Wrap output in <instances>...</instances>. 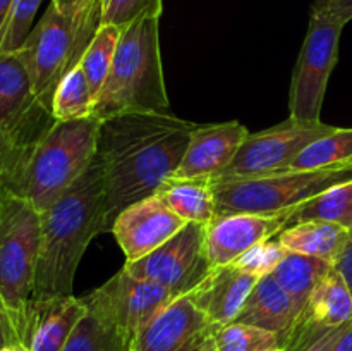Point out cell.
<instances>
[{
	"instance_id": "1",
	"label": "cell",
	"mask_w": 352,
	"mask_h": 351,
	"mask_svg": "<svg viewBox=\"0 0 352 351\" xmlns=\"http://www.w3.org/2000/svg\"><path fill=\"white\" fill-rule=\"evenodd\" d=\"M195 127L170 112H124L100 120L96 160L110 227L126 206L153 196L175 174Z\"/></svg>"
},
{
	"instance_id": "2",
	"label": "cell",
	"mask_w": 352,
	"mask_h": 351,
	"mask_svg": "<svg viewBox=\"0 0 352 351\" xmlns=\"http://www.w3.org/2000/svg\"><path fill=\"white\" fill-rule=\"evenodd\" d=\"M41 215L33 299L72 295L78 265L89 241L110 227L102 165L91 167Z\"/></svg>"
},
{
	"instance_id": "3",
	"label": "cell",
	"mask_w": 352,
	"mask_h": 351,
	"mask_svg": "<svg viewBox=\"0 0 352 351\" xmlns=\"http://www.w3.org/2000/svg\"><path fill=\"white\" fill-rule=\"evenodd\" d=\"M160 54V17L143 16L122 28L112 67L93 105L100 120L124 112H168Z\"/></svg>"
},
{
	"instance_id": "4",
	"label": "cell",
	"mask_w": 352,
	"mask_h": 351,
	"mask_svg": "<svg viewBox=\"0 0 352 351\" xmlns=\"http://www.w3.org/2000/svg\"><path fill=\"white\" fill-rule=\"evenodd\" d=\"M100 119L95 116L76 120H55L26 158L7 191L31 203L38 212L54 205L95 162Z\"/></svg>"
},
{
	"instance_id": "5",
	"label": "cell",
	"mask_w": 352,
	"mask_h": 351,
	"mask_svg": "<svg viewBox=\"0 0 352 351\" xmlns=\"http://www.w3.org/2000/svg\"><path fill=\"white\" fill-rule=\"evenodd\" d=\"M102 12L103 0L74 17L62 14L50 2L40 23L17 50L30 72L38 100L50 112L58 83L81 62L86 47L102 26Z\"/></svg>"
},
{
	"instance_id": "6",
	"label": "cell",
	"mask_w": 352,
	"mask_h": 351,
	"mask_svg": "<svg viewBox=\"0 0 352 351\" xmlns=\"http://www.w3.org/2000/svg\"><path fill=\"white\" fill-rule=\"evenodd\" d=\"M352 179V162L313 171H280L254 178L212 179L217 215L292 212L327 189Z\"/></svg>"
},
{
	"instance_id": "7",
	"label": "cell",
	"mask_w": 352,
	"mask_h": 351,
	"mask_svg": "<svg viewBox=\"0 0 352 351\" xmlns=\"http://www.w3.org/2000/svg\"><path fill=\"white\" fill-rule=\"evenodd\" d=\"M40 241V212L23 196L0 188V295L16 319L21 343L33 301Z\"/></svg>"
},
{
	"instance_id": "8",
	"label": "cell",
	"mask_w": 352,
	"mask_h": 351,
	"mask_svg": "<svg viewBox=\"0 0 352 351\" xmlns=\"http://www.w3.org/2000/svg\"><path fill=\"white\" fill-rule=\"evenodd\" d=\"M346 23L330 14L311 10L308 31L292 72L289 117L320 123L330 74L339 58V41Z\"/></svg>"
},
{
	"instance_id": "9",
	"label": "cell",
	"mask_w": 352,
	"mask_h": 351,
	"mask_svg": "<svg viewBox=\"0 0 352 351\" xmlns=\"http://www.w3.org/2000/svg\"><path fill=\"white\" fill-rule=\"evenodd\" d=\"M124 268L133 275L157 282L174 296L191 292L212 272L206 250L205 224L188 222L167 243Z\"/></svg>"
},
{
	"instance_id": "10",
	"label": "cell",
	"mask_w": 352,
	"mask_h": 351,
	"mask_svg": "<svg viewBox=\"0 0 352 351\" xmlns=\"http://www.w3.org/2000/svg\"><path fill=\"white\" fill-rule=\"evenodd\" d=\"M174 298L177 296L168 289L136 277L122 267L105 284L82 296V301L89 313L131 341Z\"/></svg>"
},
{
	"instance_id": "11",
	"label": "cell",
	"mask_w": 352,
	"mask_h": 351,
	"mask_svg": "<svg viewBox=\"0 0 352 351\" xmlns=\"http://www.w3.org/2000/svg\"><path fill=\"white\" fill-rule=\"evenodd\" d=\"M333 129L336 127L322 120L308 123L289 117L277 126L250 133L236 158L219 178H254L287 171L289 165L309 143Z\"/></svg>"
},
{
	"instance_id": "12",
	"label": "cell",
	"mask_w": 352,
	"mask_h": 351,
	"mask_svg": "<svg viewBox=\"0 0 352 351\" xmlns=\"http://www.w3.org/2000/svg\"><path fill=\"white\" fill-rule=\"evenodd\" d=\"M55 123L34 93L30 72L17 52H0V127L30 148Z\"/></svg>"
},
{
	"instance_id": "13",
	"label": "cell",
	"mask_w": 352,
	"mask_h": 351,
	"mask_svg": "<svg viewBox=\"0 0 352 351\" xmlns=\"http://www.w3.org/2000/svg\"><path fill=\"white\" fill-rule=\"evenodd\" d=\"M219 327L195 305L189 295L168 301L131 339V351H199Z\"/></svg>"
},
{
	"instance_id": "14",
	"label": "cell",
	"mask_w": 352,
	"mask_h": 351,
	"mask_svg": "<svg viewBox=\"0 0 352 351\" xmlns=\"http://www.w3.org/2000/svg\"><path fill=\"white\" fill-rule=\"evenodd\" d=\"M186 224L153 195L126 206L116 217L110 231L126 255V262H136L167 243Z\"/></svg>"
},
{
	"instance_id": "15",
	"label": "cell",
	"mask_w": 352,
	"mask_h": 351,
	"mask_svg": "<svg viewBox=\"0 0 352 351\" xmlns=\"http://www.w3.org/2000/svg\"><path fill=\"white\" fill-rule=\"evenodd\" d=\"M291 212L226 213L206 224V250L212 267L230 265L261 241L277 237L287 227Z\"/></svg>"
},
{
	"instance_id": "16",
	"label": "cell",
	"mask_w": 352,
	"mask_h": 351,
	"mask_svg": "<svg viewBox=\"0 0 352 351\" xmlns=\"http://www.w3.org/2000/svg\"><path fill=\"white\" fill-rule=\"evenodd\" d=\"M250 131L237 120L196 124L175 178L215 179L236 158Z\"/></svg>"
},
{
	"instance_id": "17",
	"label": "cell",
	"mask_w": 352,
	"mask_h": 351,
	"mask_svg": "<svg viewBox=\"0 0 352 351\" xmlns=\"http://www.w3.org/2000/svg\"><path fill=\"white\" fill-rule=\"evenodd\" d=\"M352 323V295L342 274L333 265L316 284L294 327L284 341L289 351L302 339Z\"/></svg>"
},
{
	"instance_id": "18",
	"label": "cell",
	"mask_w": 352,
	"mask_h": 351,
	"mask_svg": "<svg viewBox=\"0 0 352 351\" xmlns=\"http://www.w3.org/2000/svg\"><path fill=\"white\" fill-rule=\"evenodd\" d=\"M86 315L85 301L74 295L33 299L26 312L23 344L30 351H64Z\"/></svg>"
},
{
	"instance_id": "19",
	"label": "cell",
	"mask_w": 352,
	"mask_h": 351,
	"mask_svg": "<svg viewBox=\"0 0 352 351\" xmlns=\"http://www.w3.org/2000/svg\"><path fill=\"white\" fill-rule=\"evenodd\" d=\"M258 279L260 277L248 274L234 264L222 265L212 268V272L188 295L220 329L239 317Z\"/></svg>"
},
{
	"instance_id": "20",
	"label": "cell",
	"mask_w": 352,
	"mask_h": 351,
	"mask_svg": "<svg viewBox=\"0 0 352 351\" xmlns=\"http://www.w3.org/2000/svg\"><path fill=\"white\" fill-rule=\"evenodd\" d=\"M296 320H298V310H296L294 301L270 274L258 279L239 317L234 322L251 323V326L277 332L284 343L294 327Z\"/></svg>"
},
{
	"instance_id": "21",
	"label": "cell",
	"mask_w": 352,
	"mask_h": 351,
	"mask_svg": "<svg viewBox=\"0 0 352 351\" xmlns=\"http://www.w3.org/2000/svg\"><path fill=\"white\" fill-rule=\"evenodd\" d=\"M277 240L291 253L322 258L336 265L351 240V233L346 227L329 220H302L285 227Z\"/></svg>"
},
{
	"instance_id": "22",
	"label": "cell",
	"mask_w": 352,
	"mask_h": 351,
	"mask_svg": "<svg viewBox=\"0 0 352 351\" xmlns=\"http://www.w3.org/2000/svg\"><path fill=\"white\" fill-rule=\"evenodd\" d=\"M155 195L186 222L206 226L217 217V202L212 179L172 176L158 188Z\"/></svg>"
},
{
	"instance_id": "23",
	"label": "cell",
	"mask_w": 352,
	"mask_h": 351,
	"mask_svg": "<svg viewBox=\"0 0 352 351\" xmlns=\"http://www.w3.org/2000/svg\"><path fill=\"white\" fill-rule=\"evenodd\" d=\"M332 267V264L322 260V258L289 251L284 260L275 267L272 275L291 296L299 317L311 292L315 291L316 284Z\"/></svg>"
},
{
	"instance_id": "24",
	"label": "cell",
	"mask_w": 352,
	"mask_h": 351,
	"mask_svg": "<svg viewBox=\"0 0 352 351\" xmlns=\"http://www.w3.org/2000/svg\"><path fill=\"white\" fill-rule=\"evenodd\" d=\"M302 220H329L346 227L352 234V179L336 184L292 210L287 226Z\"/></svg>"
},
{
	"instance_id": "25",
	"label": "cell",
	"mask_w": 352,
	"mask_h": 351,
	"mask_svg": "<svg viewBox=\"0 0 352 351\" xmlns=\"http://www.w3.org/2000/svg\"><path fill=\"white\" fill-rule=\"evenodd\" d=\"M352 162V127H336L332 133L309 143L287 171H313Z\"/></svg>"
},
{
	"instance_id": "26",
	"label": "cell",
	"mask_w": 352,
	"mask_h": 351,
	"mask_svg": "<svg viewBox=\"0 0 352 351\" xmlns=\"http://www.w3.org/2000/svg\"><path fill=\"white\" fill-rule=\"evenodd\" d=\"M93 96L89 83L81 65L72 67L58 83L52 100V116L55 120H76L93 116Z\"/></svg>"
},
{
	"instance_id": "27",
	"label": "cell",
	"mask_w": 352,
	"mask_h": 351,
	"mask_svg": "<svg viewBox=\"0 0 352 351\" xmlns=\"http://www.w3.org/2000/svg\"><path fill=\"white\" fill-rule=\"evenodd\" d=\"M120 33H122V28L113 26V24H102L95 36H93V40L86 47L81 62H79L95 100L102 86L105 85V79L109 76L110 67H112Z\"/></svg>"
},
{
	"instance_id": "28",
	"label": "cell",
	"mask_w": 352,
	"mask_h": 351,
	"mask_svg": "<svg viewBox=\"0 0 352 351\" xmlns=\"http://www.w3.org/2000/svg\"><path fill=\"white\" fill-rule=\"evenodd\" d=\"M219 351H272L284 350L277 332L244 322H230L213 336Z\"/></svg>"
},
{
	"instance_id": "29",
	"label": "cell",
	"mask_w": 352,
	"mask_h": 351,
	"mask_svg": "<svg viewBox=\"0 0 352 351\" xmlns=\"http://www.w3.org/2000/svg\"><path fill=\"white\" fill-rule=\"evenodd\" d=\"M129 343L124 334L88 312L72 332L64 351H129Z\"/></svg>"
},
{
	"instance_id": "30",
	"label": "cell",
	"mask_w": 352,
	"mask_h": 351,
	"mask_svg": "<svg viewBox=\"0 0 352 351\" xmlns=\"http://www.w3.org/2000/svg\"><path fill=\"white\" fill-rule=\"evenodd\" d=\"M43 0H14L0 40V52H17L33 30V21Z\"/></svg>"
},
{
	"instance_id": "31",
	"label": "cell",
	"mask_w": 352,
	"mask_h": 351,
	"mask_svg": "<svg viewBox=\"0 0 352 351\" xmlns=\"http://www.w3.org/2000/svg\"><path fill=\"white\" fill-rule=\"evenodd\" d=\"M287 253L289 251L282 246L280 241L277 237H272L250 248L246 253H243L234 262V265L243 268L248 274L263 277V275H270Z\"/></svg>"
},
{
	"instance_id": "32",
	"label": "cell",
	"mask_w": 352,
	"mask_h": 351,
	"mask_svg": "<svg viewBox=\"0 0 352 351\" xmlns=\"http://www.w3.org/2000/svg\"><path fill=\"white\" fill-rule=\"evenodd\" d=\"M162 0H103L102 24L126 28L143 16H162Z\"/></svg>"
},
{
	"instance_id": "33",
	"label": "cell",
	"mask_w": 352,
	"mask_h": 351,
	"mask_svg": "<svg viewBox=\"0 0 352 351\" xmlns=\"http://www.w3.org/2000/svg\"><path fill=\"white\" fill-rule=\"evenodd\" d=\"M28 148L0 127V188H7L19 172Z\"/></svg>"
},
{
	"instance_id": "34",
	"label": "cell",
	"mask_w": 352,
	"mask_h": 351,
	"mask_svg": "<svg viewBox=\"0 0 352 351\" xmlns=\"http://www.w3.org/2000/svg\"><path fill=\"white\" fill-rule=\"evenodd\" d=\"M346 327H337V329H330L327 330V332L316 334V336L308 337V339H302L301 343H298L289 351H332L337 339H339L340 332H342Z\"/></svg>"
},
{
	"instance_id": "35",
	"label": "cell",
	"mask_w": 352,
	"mask_h": 351,
	"mask_svg": "<svg viewBox=\"0 0 352 351\" xmlns=\"http://www.w3.org/2000/svg\"><path fill=\"white\" fill-rule=\"evenodd\" d=\"M21 343L19 330H17L16 319L7 306L6 299L0 295V348Z\"/></svg>"
},
{
	"instance_id": "36",
	"label": "cell",
	"mask_w": 352,
	"mask_h": 351,
	"mask_svg": "<svg viewBox=\"0 0 352 351\" xmlns=\"http://www.w3.org/2000/svg\"><path fill=\"white\" fill-rule=\"evenodd\" d=\"M311 10L330 14L346 24L352 21V0H315Z\"/></svg>"
},
{
	"instance_id": "37",
	"label": "cell",
	"mask_w": 352,
	"mask_h": 351,
	"mask_svg": "<svg viewBox=\"0 0 352 351\" xmlns=\"http://www.w3.org/2000/svg\"><path fill=\"white\" fill-rule=\"evenodd\" d=\"M336 268L342 274L344 281H346L347 288H349L352 295V234H351V240L347 241L346 248H344V251L340 253V257L337 258Z\"/></svg>"
},
{
	"instance_id": "38",
	"label": "cell",
	"mask_w": 352,
	"mask_h": 351,
	"mask_svg": "<svg viewBox=\"0 0 352 351\" xmlns=\"http://www.w3.org/2000/svg\"><path fill=\"white\" fill-rule=\"evenodd\" d=\"M98 0H52L55 7L60 10L65 16H78V14L85 12L88 7H91L93 3H96Z\"/></svg>"
},
{
	"instance_id": "39",
	"label": "cell",
	"mask_w": 352,
	"mask_h": 351,
	"mask_svg": "<svg viewBox=\"0 0 352 351\" xmlns=\"http://www.w3.org/2000/svg\"><path fill=\"white\" fill-rule=\"evenodd\" d=\"M332 351H352V323L340 332Z\"/></svg>"
},
{
	"instance_id": "40",
	"label": "cell",
	"mask_w": 352,
	"mask_h": 351,
	"mask_svg": "<svg viewBox=\"0 0 352 351\" xmlns=\"http://www.w3.org/2000/svg\"><path fill=\"white\" fill-rule=\"evenodd\" d=\"M12 2L14 0H0V40H2V34H3V30H6L7 19H9Z\"/></svg>"
},
{
	"instance_id": "41",
	"label": "cell",
	"mask_w": 352,
	"mask_h": 351,
	"mask_svg": "<svg viewBox=\"0 0 352 351\" xmlns=\"http://www.w3.org/2000/svg\"><path fill=\"white\" fill-rule=\"evenodd\" d=\"M0 351H30L23 343H17V344H10V346L6 348H0Z\"/></svg>"
},
{
	"instance_id": "42",
	"label": "cell",
	"mask_w": 352,
	"mask_h": 351,
	"mask_svg": "<svg viewBox=\"0 0 352 351\" xmlns=\"http://www.w3.org/2000/svg\"><path fill=\"white\" fill-rule=\"evenodd\" d=\"M199 351H219V348H217L215 341H213V339H210L208 343H206L205 346H203L201 350H199Z\"/></svg>"
},
{
	"instance_id": "43",
	"label": "cell",
	"mask_w": 352,
	"mask_h": 351,
	"mask_svg": "<svg viewBox=\"0 0 352 351\" xmlns=\"http://www.w3.org/2000/svg\"><path fill=\"white\" fill-rule=\"evenodd\" d=\"M272 351H285V350H272Z\"/></svg>"
},
{
	"instance_id": "44",
	"label": "cell",
	"mask_w": 352,
	"mask_h": 351,
	"mask_svg": "<svg viewBox=\"0 0 352 351\" xmlns=\"http://www.w3.org/2000/svg\"><path fill=\"white\" fill-rule=\"evenodd\" d=\"M129 351H131V350H129Z\"/></svg>"
}]
</instances>
